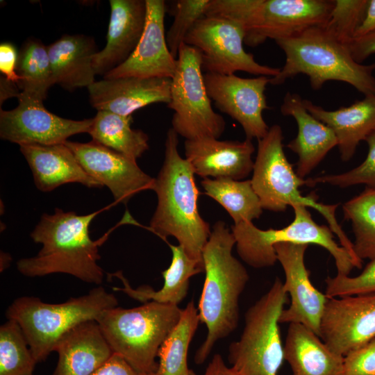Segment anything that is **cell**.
<instances>
[{"instance_id": "8", "label": "cell", "mask_w": 375, "mask_h": 375, "mask_svg": "<svg viewBox=\"0 0 375 375\" xmlns=\"http://www.w3.org/2000/svg\"><path fill=\"white\" fill-rule=\"evenodd\" d=\"M182 310L151 301L133 308L107 309L96 321L113 353L136 370L153 374L158 351L179 321Z\"/></svg>"}, {"instance_id": "30", "label": "cell", "mask_w": 375, "mask_h": 375, "mask_svg": "<svg viewBox=\"0 0 375 375\" xmlns=\"http://www.w3.org/2000/svg\"><path fill=\"white\" fill-rule=\"evenodd\" d=\"M199 322L197 308L191 300L161 345L158 353V369L153 375H195L188 368V353Z\"/></svg>"}, {"instance_id": "31", "label": "cell", "mask_w": 375, "mask_h": 375, "mask_svg": "<svg viewBox=\"0 0 375 375\" xmlns=\"http://www.w3.org/2000/svg\"><path fill=\"white\" fill-rule=\"evenodd\" d=\"M201 185L204 194L218 202L228 212L234 224L252 222L262 213L263 208L251 180L205 178Z\"/></svg>"}, {"instance_id": "18", "label": "cell", "mask_w": 375, "mask_h": 375, "mask_svg": "<svg viewBox=\"0 0 375 375\" xmlns=\"http://www.w3.org/2000/svg\"><path fill=\"white\" fill-rule=\"evenodd\" d=\"M146 4L145 27L138 44L124 63L106 74L103 78H172L174 76L176 58L170 53L165 35V3L162 0H146Z\"/></svg>"}, {"instance_id": "10", "label": "cell", "mask_w": 375, "mask_h": 375, "mask_svg": "<svg viewBox=\"0 0 375 375\" xmlns=\"http://www.w3.org/2000/svg\"><path fill=\"white\" fill-rule=\"evenodd\" d=\"M294 218L281 229L262 230L252 222L234 224L231 231L235 239L237 251L241 259L254 268L273 266L277 261L274 245L280 242H293L319 245L333 256L339 275L349 276L353 268L360 269L358 263L334 239L328 226L319 225L312 219L307 207L292 206Z\"/></svg>"}, {"instance_id": "45", "label": "cell", "mask_w": 375, "mask_h": 375, "mask_svg": "<svg viewBox=\"0 0 375 375\" xmlns=\"http://www.w3.org/2000/svg\"><path fill=\"white\" fill-rule=\"evenodd\" d=\"M16 85V83L8 81L4 76H1V105L8 98L18 97L20 92Z\"/></svg>"}, {"instance_id": "22", "label": "cell", "mask_w": 375, "mask_h": 375, "mask_svg": "<svg viewBox=\"0 0 375 375\" xmlns=\"http://www.w3.org/2000/svg\"><path fill=\"white\" fill-rule=\"evenodd\" d=\"M283 115L291 116L297 122L298 133L287 147L298 156L296 173L304 178L338 145L336 136L327 125L312 116L306 108L303 99L288 92L281 106Z\"/></svg>"}, {"instance_id": "3", "label": "cell", "mask_w": 375, "mask_h": 375, "mask_svg": "<svg viewBox=\"0 0 375 375\" xmlns=\"http://www.w3.org/2000/svg\"><path fill=\"white\" fill-rule=\"evenodd\" d=\"M98 213L78 215L56 208L52 215L43 214L31 233L42 249L35 256L19 260L18 271L28 277L63 273L101 284L103 270L97 263L101 242L92 240L89 234L90 224Z\"/></svg>"}, {"instance_id": "43", "label": "cell", "mask_w": 375, "mask_h": 375, "mask_svg": "<svg viewBox=\"0 0 375 375\" xmlns=\"http://www.w3.org/2000/svg\"><path fill=\"white\" fill-rule=\"evenodd\" d=\"M203 375H240L231 367L226 365L220 354H215Z\"/></svg>"}, {"instance_id": "13", "label": "cell", "mask_w": 375, "mask_h": 375, "mask_svg": "<svg viewBox=\"0 0 375 375\" xmlns=\"http://www.w3.org/2000/svg\"><path fill=\"white\" fill-rule=\"evenodd\" d=\"M203 79L210 99L220 111L241 125L246 139L258 140L267 135L269 127L262 112L269 108L265 94L269 78L204 73Z\"/></svg>"}, {"instance_id": "28", "label": "cell", "mask_w": 375, "mask_h": 375, "mask_svg": "<svg viewBox=\"0 0 375 375\" xmlns=\"http://www.w3.org/2000/svg\"><path fill=\"white\" fill-rule=\"evenodd\" d=\"M165 242L172 251V258L169 267L162 272L164 283L160 289L155 290L148 285L133 288L122 272L118 271L108 275L120 279L124 286L115 287L112 290L123 292L144 303L152 301L178 306L188 294L190 278L203 272V263L190 258L181 245H172Z\"/></svg>"}, {"instance_id": "19", "label": "cell", "mask_w": 375, "mask_h": 375, "mask_svg": "<svg viewBox=\"0 0 375 375\" xmlns=\"http://www.w3.org/2000/svg\"><path fill=\"white\" fill-rule=\"evenodd\" d=\"M171 78L126 76L103 78L88 88L90 101L97 110L123 116L149 104L170 101Z\"/></svg>"}, {"instance_id": "33", "label": "cell", "mask_w": 375, "mask_h": 375, "mask_svg": "<svg viewBox=\"0 0 375 375\" xmlns=\"http://www.w3.org/2000/svg\"><path fill=\"white\" fill-rule=\"evenodd\" d=\"M344 218L352 224L353 250L363 261L375 258V190L365 188L343 204Z\"/></svg>"}, {"instance_id": "14", "label": "cell", "mask_w": 375, "mask_h": 375, "mask_svg": "<svg viewBox=\"0 0 375 375\" xmlns=\"http://www.w3.org/2000/svg\"><path fill=\"white\" fill-rule=\"evenodd\" d=\"M17 99L16 108L0 110V137L19 145L63 144L72 135L88 133L93 122V118L60 117L47 110L43 102L20 94Z\"/></svg>"}, {"instance_id": "39", "label": "cell", "mask_w": 375, "mask_h": 375, "mask_svg": "<svg viewBox=\"0 0 375 375\" xmlns=\"http://www.w3.org/2000/svg\"><path fill=\"white\" fill-rule=\"evenodd\" d=\"M343 375H375V336L344 356Z\"/></svg>"}, {"instance_id": "25", "label": "cell", "mask_w": 375, "mask_h": 375, "mask_svg": "<svg viewBox=\"0 0 375 375\" xmlns=\"http://www.w3.org/2000/svg\"><path fill=\"white\" fill-rule=\"evenodd\" d=\"M308 111L334 132L343 161L349 160L357 146L375 130V96H365L348 107L326 110L303 99Z\"/></svg>"}, {"instance_id": "38", "label": "cell", "mask_w": 375, "mask_h": 375, "mask_svg": "<svg viewBox=\"0 0 375 375\" xmlns=\"http://www.w3.org/2000/svg\"><path fill=\"white\" fill-rule=\"evenodd\" d=\"M325 282V294L328 298L375 292V258L371 260L358 276L337 274L327 277Z\"/></svg>"}, {"instance_id": "12", "label": "cell", "mask_w": 375, "mask_h": 375, "mask_svg": "<svg viewBox=\"0 0 375 375\" xmlns=\"http://www.w3.org/2000/svg\"><path fill=\"white\" fill-rule=\"evenodd\" d=\"M244 31L238 23L220 17L203 16L188 33L185 43L201 51L205 73L230 75L244 72L258 76H277L280 68L258 63L253 54L244 50Z\"/></svg>"}, {"instance_id": "9", "label": "cell", "mask_w": 375, "mask_h": 375, "mask_svg": "<svg viewBox=\"0 0 375 375\" xmlns=\"http://www.w3.org/2000/svg\"><path fill=\"white\" fill-rule=\"evenodd\" d=\"M287 299L283 283L276 277L246 312L241 336L228 347V362L240 375H278L285 360L279 318Z\"/></svg>"}, {"instance_id": "35", "label": "cell", "mask_w": 375, "mask_h": 375, "mask_svg": "<svg viewBox=\"0 0 375 375\" xmlns=\"http://www.w3.org/2000/svg\"><path fill=\"white\" fill-rule=\"evenodd\" d=\"M368 0H334L323 28L339 42L349 46L365 17Z\"/></svg>"}, {"instance_id": "29", "label": "cell", "mask_w": 375, "mask_h": 375, "mask_svg": "<svg viewBox=\"0 0 375 375\" xmlns=\"http://www.w3.org/2000/svg\"><path fill=\"white\" fill-rule=\"evenodd\" d=\"M132 115L97 110L88 133L92 140L131 159L137 160L149 149V137L131 128Z\"/></svg>"}, {"instance_id": "7", "label": "cell", "mask_w": 375, "mask_h": 375, "mask_svg": "<svg viewBox=\"0 0 375 375\" xmlns=\"http://www.w3.org/2000/svg\"><path fill=\"white\" fill-rule=\"evenodd\" d=\"M117 304L114 294L99 286L60 303L22 297L8 306L6 317L19 324L38 363L55 351L58 342L69 331L83 322L97 320L104 310Z\"/></svg>"}, {"instance_id": "24", "label": "cell", "mask_w": 375, "mask_h": 375, "mask_svg": "<svg viewBox=\"0 0 375 375\" xmlns=\"http://www.w3.org/2000/svg\"><path fill=\"white\" fill-rule=\"evenodd\" d=\"M58 354L52 375H92L113 351L96 320L83 322L58 342Z\"/></svg>"}, {"instance_id": "15", "label": "cell", "mask_w": 375, "mask_h": 375, "mask_svg": "<svg viewBox=\"0 0 375 375\" xmlns=\"http://www.w3.org/2000/svg\"><path fill=\"white\" fill-rule=\"evenodd\" d=\"M375 336V292L328 298L319 338L335 353L345 356Z\"/></svg>"}, {"instance_id": "37", "label": "cell", "mask_w": 375, "mask_h": 375, "mask_svg": "<svg viewBox=\"0 0 375 375\" xmlns=\"http://www.w3.org/2000/svg\"><path fill=\"white\" fill-rule=\"evenodd\" d=\"M365 141L368 145V153L360 165L343 174L308 178L306 179V185L313 187L317 183H328L340 188H347L364 184L367 188L375 190V130Z\"/></svg>"}, {"instance_id": "17", "label": "cell", "mask_w": 375, "mask_h": 375, "mask_svg": "<svg viewBox=\"0 0 375 375\" xmlns=\"http://www.w3.org/2000/svg\"><path fill=\"white\" fill-rule=\"evenodd\" d=\"M308 247L289 242L274 245L277 260L285 273L284 289L291 299L289 307L282 311L279 323L301 324L319 337L321 319L328 297L310 279L304 260Z\"/></svg>"}, {"instance_id": "11", "label": "cell", "mask_w": 375, "mask_h": 375, "mask_svg": "<svg viewBox=\"0 0 375 375\" xmlns=\"http://www.w3.org/2000/svg\"><path fill=\"white\" fill-rule=\"evenodd\" d=\"M201 63L198 49L181 44L171 78V99L167 107L174 111L172 128L185 140L219 139L226 127L223 117L212 107Z\"/></svg>"}, {"instance_id": "27", "label": "cell", "mask_w": 375, "mask_h": 375, "mask_svg": "<svg viewBox=\"0 0 375 375\" xmlns=\"http://www.w3.org/2000/svg\"><path fill=\"white\" fill-rule=\"evenodd\" d=\"M284 357L292 375H343L344 356L331 350L312 330L289 324Z\"/></svg>"}, {"instance_id": "6", "label": "cell", "mask_w": 375, "mask_h": 375, "mask_svg": "<svg viewBox=\"0 0 375 375\" xmlns=\"http://www.w3.org/2000/svg\"><path fill=\"white\" fill-rule=\"evenodd\" d=\"M283 135L281 126H271L267 135L258 140V151L251 179L262 208L274 212L284 211L288 206H304L318 211L327 221L328 226L345 249L360 265L362 260L356 254L353 242L338 224L335 210L339 206L317 201L315 193L304 197L299 188L307 181L298 176L288 160L283 150Z\"/></svg>"}, {"instance_id": "4", "label": "cell", "mask_w": 375, "mask_h": 375, "mask_svg": "<svg viewBox=\"0 0 375 375\" xmlns=\"http://www.w3.org/2000/svg\"><path fill=\"white\" fill-rule=\"evenodd\" d=\"M275 42L283 51L285 62L279 74L270 78L269 84L278 85L302 74L308 77L314 90L335 81L351 85L365 96H375V62H357L349 47L334 39L323 26Z\"/></svg>"}, {"instance_id": "26", "label": "cell", "mask_w": 375, "mask_h": 375, "mask_svg": "<svg viewBox=\"0 0 375 375\" xmlns=\"http://www.w3.org/2000/svg\"><path fill=\"white\" fill-rule=\"evenodd\" d=\"M54 84L72 92L96 81L92 60L94 40L83 35H64L47 47Z\"/></svg>"}, {"instance_id": "41", "label": "cell", "mask_w": 375, "mask_h": 375, "mask_svg": "<svg viewBox=\"0 0 375 375\" xmlns=\"http://www.w3.org/2000/svg\"><path fill=\"white\" fill-rule=\"evenodd\" d=\"M92 375H153L140 372L124 358L113 353L111 357Z\"/></svg>"}, {"instance_id": "32", "label": "cell", "mask_w": 375, "mask_h": 375, "mask_svg": "<svg viewBox=\"0 0 375 375\" xmlns=\"http://www.w3.org/2000/svg\"><path fill=\"white\" fill-rule=\"evenodd\" d=\"M21 79L17 87L20 94L43 102L54 85L47 47L37 39H29L22 45L17 63Z\"/></svg>"}, {"instance_id": "21", "label": "cell", "mask_w": 375, "mask_h": 375, "mask_svg": "<svg viewBox=\"0 0 375 375\" xmlns=\"http://www.w3.org/2000/svg\"><path fill=\"white\" fill-rule=\"evenodd\" d=\"M109 3L107 42L92 60L95 74L103 76L130 57L140 40L147 18L146 0H110Z\"/></svg>"}, {"instance_id": "44", "label": "cell", "mask_w": 375, "mask_h": 375, "mask_svg": "<svg viewBox=\"0 0 375 375\" xmlns=\"http://www.w3.org/2000/svg\"><path fill=\"white\" fill-rule=\"evenodd\" d=\"M373 31H375V0H368L365 17L356 33L355 38Z\"/></svg>"}, {"instance_id": "2", "label": "cell", "mask_w": 375, "mask_h": 375, "mask_svg": "<svg viewBox=\"0 0 375 375\" xmlns=\"http://www.w3.org/2000/svg\"><path fill=\"white\" fill-rule=\"evenodd\" d=\"M178 135L173 128L167 133L162 166L155 178L153 190L158 203L149 230L167 241L175 238L191 258L203 262L202 251L211 231L198 210L199 190L194 173L178 151Z\"/></svg>"}, {"instance_id": "20", "label": "cell", "mask_w": 375, "mask_h": 375, "mask_svg": "<svg viewBox=\"0 0 375 375\" xmlns=\"http://www.w3.org/2000/svg\"><path fill=\"white\" fill-rule=\"evenodd\" d=\"M185 158L194 174L203 178H228L240 181L252 171L255 151L251 140H219L213 138L185 140Z\"/></svg>"}, {"instance_id": "1", "label": "cell", "mask_w": 375, "mask_h": 375, "mask_svg": "<svg viewBox=\"0 0 375 375\" xmlns=\"http://www.w3.org/2000/svg\"><path fill=\"white\" fill-rule=\"evenodd\" d=\"M235 239L223 221L213 226L202 251L205 280L197 310L200 322L206 324L207 335L194 356L203 363L216 342L238 327L239 299L249 279L244 265L233 255Z\"/></svg>"}, {"instance_id": "5", "label": "cell", "mask_w": 375, "mask_h": 375, "mask_svg": "<svg viewBox=\"0 0 375 375\" xmlns=\"http://www.w3.org/2000/svg\"><path fill=\"white\" fill-rule=\"evenodd\" d=\"M333 6L334 0H210L206 15L238 23L244 43L256 47L324 26Z\"/></svg>"}, {"instance_id": "40", "label": "cell", "mask_w": 375, "mask_h": 375, "mask_svg": "<svg viewBox=\"0 0 375 375\" xmlns=\"http://www.w3.org/2000/svg\"><path fill=\"white\" fill-rule=\"evenodd\" d=\"M18 54L15 46L10 42L0 44V71L10 81L17 85L21 78L17 73Z\"/></svg>"}, {"instance_id": "16", "label": "cell", "mask_w": 375, "mask_h": 375, "mask_svg": "<svg viewBox=\"0 0 375 375\" xmlns=\"http://www.w3.org/2000/svg\"><path fill=\"white\" fill-rule=\"evenodd\" d=\"M65 144L85 172L109 188L116 202L126 204L136 194L153 189L155 178L144 172L135 160L93 140Z\"/></svg>"}, {"instance_id": "42", "label": "cell", "mask_w": 375, "mask_h": 375, "mask_svg": "<svg viewBox=\"0 0 375 375\" xmlns=\"http://www.w3.org/2000/svg\"><path fill=\"white\" fill-rule=\"evenodd\" d=\"M348 47L353 59L362 63L375 53V31L356 38Z\"/></svg>"}, {"instance_id": "36", "label": "cell", "mask_w": 375, "mask_h": 375, "mask_svg": "<svg viewBox=\"0 0 375 375\" xmlns=\"http://www.w3.org/2000/svg\"><path fill=\"white\" fill-rule=\"evenodd\" d=\"M210 0H179L176 1L173 23L166 35L168 48L177 58L178 52L190 31L205 15Z\"/></svg>"}, {"instance_id": "23", "label": "cell", "mask_w": 375, "mask_h": 375, "mask_svg": "<svg viewBox=\"0 0 375 375\" xmlns=\"http://www.w3.org/2000/svg\"><path fill=\"white\" fill-rule=\"evenodd\" d=\"M33 175L38 189L50 192L66 183H78L100 188L101 183L89 175L72 151L65 144L19 145Z\"/></svg>"}, {"instance_id": "34", "label": "cell", "mask_w": 375, "mask_h": 375, "mask_svg": "<svg viewBox=\"0 0 375 375\" xmlns=\"http://www.w3.org/2000/svg\"><path fill=\"white\" fill-rule=\"evenodd\" d=\"M36 363L22 328L8 319L0 327V375H32Z\"/></svg>"}]
</instances>
